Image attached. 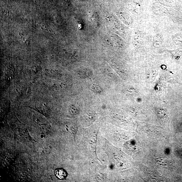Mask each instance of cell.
I'll return each instance as SVG.
<instances>
[{"label":"cell","instance_id":"cell-1","mask_svg":"<svg viewBox=\"0 0 182 182\" xmlns=\"http://www.w3.org/2000/svg\"><path fill=\"white\" fill-rule=\"evenodd\" d=\"M55 175L60 180H64L66 179L68 174L64 169H58L55 170Z\"/></svg>","mask_w":182,"mask_h":182},{"label":"cell","instance_id":"cell-2","mask_svg":"<svg viewBox=\"0 0 182 182\" xmlns=\"http://www.w3.org/2000/svg\"><path fill=\"white\" fill-rule=\"evenodd\" d=\"M156 163L160 166H164L166 165L165 159L163 157H159L156 160Z\"/></svg>","mask_w":182,"mask_h":182},{"label":"cell","instance_id":"cell-3","mask_svg":"<svg viewBox=\"0 0 182 182\" xmlns=\"http://www.w3.org/2000/svg\"><path fill=\"white\" fill-rule=\"evenodd\" d=\"M91 89L92 91H93L95 93L100 94L102 92L101 88L100 86L96 85H92L91 86Z\"/></svg>","mask_w":182,"mask_h":182},{"label":"cell","instance_id":"cell-4","mask_svg":"<svg viewBox=\"0 0 182 182\" xmlns=\"http://www.w3.org/2000/svg\"><path fill=\"white\" fill-rule=\"evenodd\" d=\"M178 131L179 132H182V123L178 127Z\"/></svg>","mask_w":182,"mask_h":182},{"label":"cell","instance_id":"cell-5","mask_svg":"<svg viewBox=\"0 0 182 182\" xmlns=\"http://www.w3.org/2000/svg\"><path fill=\"white\" fill-rule=\"evenodd\" d=\"M25 42L26 43V44L28 45L29 43V41H25Z\"/></svg>","mask_w":182,"mask_h":182},{"label":"cell","instance_id":"cell-6","mask_svg":"<svg viewBox=\"0 0 182 182\" xmlns=\"http://www.w3.org/2000/svg\"><path fill=\"white\" fill-rule=\"evenodd\" d=\"M45 26H43L41 28V29H42L43 30H45L46 29V28H45Z\"/></svg>","mask_w":182,"mask_h":182},{"label":"cell","instance_id":"cell-7","mask_svg":"<svg viewBox=\"0 0 182 182\" xmlns=\"http://www.w3.org/2000/svg\"><path fill=\"white\" fill-rule=\"evenodd\" d=\"M19 35L21 37H22L23 36V35L21 33H19Z\"/></svg>","mask_w":182,"mask_h":182}]
</instances>
